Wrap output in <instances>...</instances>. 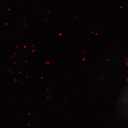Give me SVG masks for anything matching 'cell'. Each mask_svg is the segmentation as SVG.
I'll return each mask as SVG.
<instances>
[]
</instances>
